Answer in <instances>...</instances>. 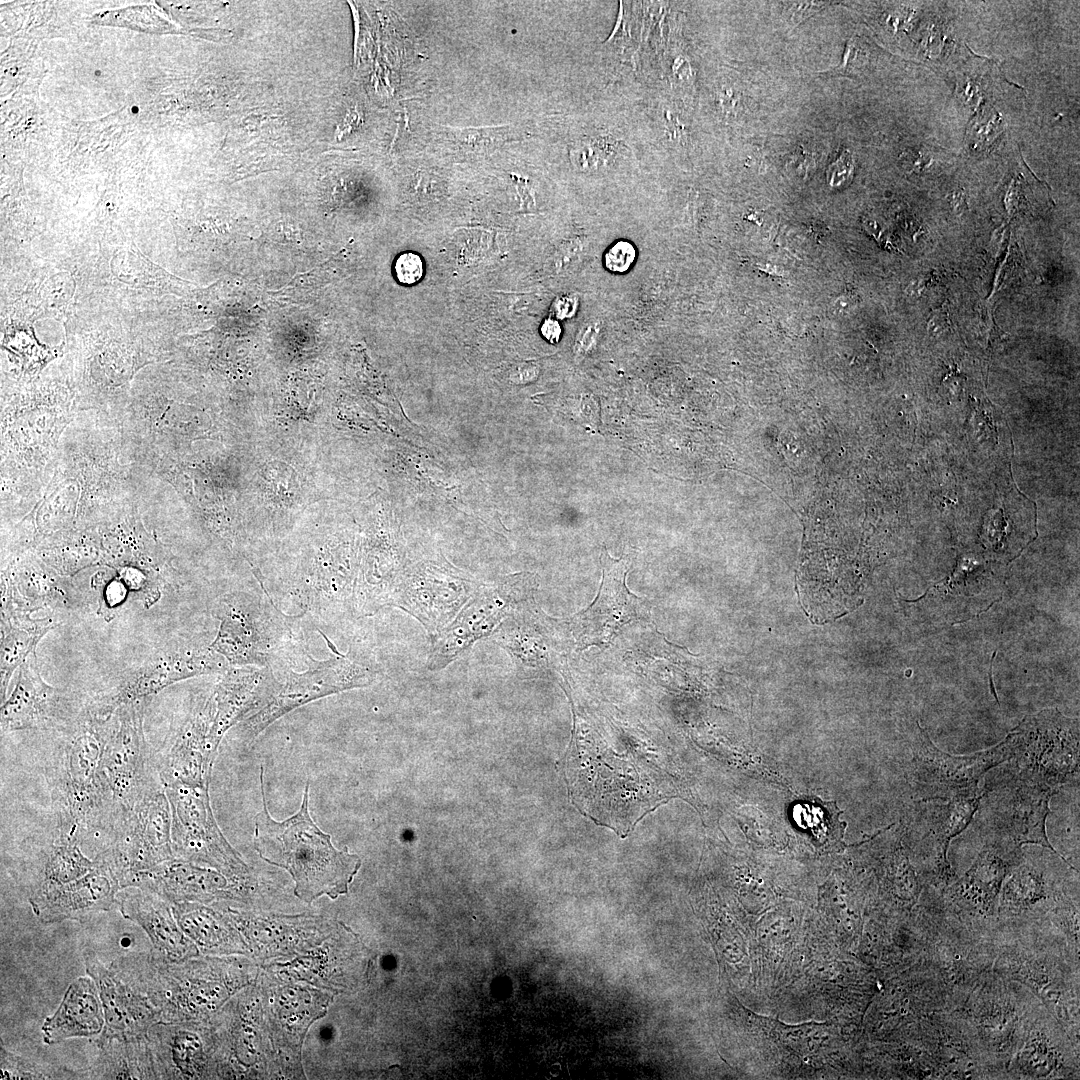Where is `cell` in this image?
Segmentation results:
<instances>
[{"label": "cell", "mask_w": 1080, "mask_h": 1080, "mask_svg": "<svg viewBox=\"0 0 1080 1080\" xmlns=\"http://www.w3.org/2000/svg\"><path fill=\"white\" fill-rule=\"evenodd\" d=\"M114 722V715L102 717L88 706L68 725L48 778L59 834L81 841L92 830H113L115 809L102 759Z\"/></svg>", "instance_id": "cell-1"}, {"label": "cell", "mask_w": 1080, "mask_h": 1080, "mask_svg": "<svg viewBox=\"0 0 1080 1080\" xmlns=\"http://www.w3.org/2000/svg\"><path fill=\"white\" fill-rule=\"evenodd\" d=\"M263 767L260 771L262 810L256 815L254 847L267 863L289 872L295 882L294 894L311 903L326 895L331 899L346 894L361 866V859L348 848H335L331 836L314 823L309 812L310 782L297 813L284 821L274 820L267 808Z\"/></svg>", "instance_id": "cell-2"}, {"label": "cell", "mask_w": 1080, "mask_h": 1080, "mask_svg": "<svg viewBox=\"0 0 1080 1080\" xmlns=\"http://www.w3.org/2000/svg\"><path fill=\"white\" fill-rule=\"evenodd\" d=\"M212 614L220 624L210 647L231 666H272L291 636L287 616L268 593L267 599L243 590L222 594Z\"/></svg>", "instance_id": "cell-3"}, {"label": "cell", "mask_w": 1080, "mask_h": 1080, "mask_svg": "<svg viewBox=\"0 0 1080 1080\" xmlns=\"http://www.w3.org/2000/svg\"><path fill=\"white\" fill-rule=\"evenodd\" d=\"M332 653L326 660H312L301 673L288 669L283 682L274 677L270 696L264 706L243 720L244 738L252 742L266 727L287 712L318 698L344 690L364 687L376 677L371 664L340 653L326 638Z\"/></svg>", "instance_id": "cell-4"}, {"label": "cell", "mask_w": 1080, "mask_h": 1080, "mask_svg": "<svg viewBox=\"0 0 1080 1080\" xmlns=\"http://www.w3.org/2000/svg\"><path fill=\"white\" fill-rule=\"evenodd\" d=\"M145 700L120 706L106 742L102 768L115 809V825L145 797L160 789L144 730ZM114 825V827H115Z\"/></svg>", "instance_id": "cell-5"}, {"label": "cell", "mask_w": 1080, "mask_h": 1080, "mask_svg": "<svg viewBox=\"0 0 1080 1080\" xmlns=\"http://www.w3.org/2000/svg\"><path fill=\"white\" fill-rule=\"evenodd\" d=\"M537 587L534 575L518 573L497 583L482 584L454 620L432 636L427 666L441 669L477 640L492 635L513 610L523 605Z\"/></svg>", "instance_id": "cell-6"}, {"label": "cell", "mask_w": 1080, "mask_h": 1080, "mask_svg": "<svg viewBox=\"0 0 1080 1080\" xmlns=\"http://www.w3.org/2000/svg\"><path fill=\"white\" fill-rule=\"evenodd\" d=\"M171 829L170 803L164 788H160L116 824L109 845L95 859L109 868L122 889L131 874L174 858Z\"/></svg>", "instance_id": "cell-7"}, {"label": "cell", "mask_w": 1080, "mask_h": 1080, "mask_svg": "<svg viewBox=\"0 0 1080 1080\" xmlns=\"http://www.w3.org/2000/svg\"><path fill=\"white\" fill-rule=\"evenodd\" d=\"M228 664L210 645L192 640H174L124 673L108 695L98 699L91 707L100 716L111 717L124 704L145 700L184 679L223 673Z\"/></svg>", "instance_id": "cell-8"}, {"label": "cell", "mask_w": 1080, "mask_h": 1080, "mask_svg": "<svg viewBox=\"0 0 1080 1080\" xmlns=\"http://www.w3.org/2000/svg\"><path fill=\"white\" fill-rule=\"evenodd\" d=\"M482 584L455 569L427 564L401 575L389 606L413 616L432 637L454 620Z\"/></svg>", "instance_id": "cell-9"}, {"label": "cell", "mask_w": 1080, "mask_h": 1080, "mask_svg": "<svg viewBox=\"0 0 1080 1080\" xmlns=\"http://www.w3.org/2000/svg\"><path fill=\"white\" fill-rule=\"evenodd\" d=\"M1019 738L1016 729L990 749L955 756L938 749L922 730L915 759L922 799L950 798L979 790V780L989 769L1015 756Z\"/></svg>", "instance_id": "cell-10"}, {"label": "cell", "mask_w": 1080, "mask_h": 1080, "mask_svg": "<svg viewBox=\"0 0 1080 1080\" xmlns=\"http://www.w3.org/2000/svg\"><path fill=\"white\" fill-rule=\"evenodd\" d=\"M172 813L174 858L207 863L223 868L234 853L214 819L208 786L171 785L163 787Z\"/></svg>", "instance_id": "cell-11"}, {"label": "cell", "mask_w": 1080, "mask_h": 1080, "mask_svg": "<svg viewBox=\"0 0 1080 1080\" xmlns=\"http://www.w3.org/2000/svg\"><path fill=\"white\" fill-rule=\"evenodd\" d=\"M1060 717L1045 723L1029 718L1018 727L1015 774L1054 789L1078 774V730Z\"/></svg>", "instance_id": "cell-12"}, {"label": "cell", "mask_w": 1080, "mask_h": 1080, "mask_svg": "<svg viewBox=\"0 0 1080 1080\" xmlns=\"http://www.w3.org/2000/svg\"><path fill=\"white\" fill-rule=\"evenodd\" d=\"M630 561L602 552V583L592 604L569 621L576 643L586 648L606 645L626 623L647 615L646 604L626 586Z\"/></svg>", "instance_id": "cell-13"}, {"label": "cell", "mask_w": 1080, "mask_h": 1080, "mask_svg": "<svg viewBox=\"0 0 1080 1080\" xmlns=\"http://www.w3.org/2000/svg\"><path fill=\"white\" fill-rule=\"evenodd\" d=\"M999 785L984 791L990 793L996 835L1019 847L1028 843L1040 845L1061 857L1050 844L1045 831L1054 788L1022 778L1014 772L1005 779L1001 778Z\"/></svg>", "instance_id": "cell-14"}, {"label": "cell", "mask_w": 1080, "mask_h": 1080, "mask_svg": "<svg viewBox=\"0 0 1080 1080\" xmlns=\"http://www.w3.org/2000/svg\"><path fill=\"white\" fill-rule=\"evenodd\" d=\"M213 725L214 702L211 693L187 717L167 754L159 763L158 772L163 787L209 785L218 748L213 736Z\"/></svg>", "instance_id": "cell-15"}, {"label": "cell", "mask_w": 1080, "mask_h": 1080, "mask_svg": "<svg viewBox=\"0 0 1080 1080\" xmlns=\"http://www.w3.org/2000/svg\"><path fill=\"white\" fill-rule=\"evenodd\" d=\"M95 861L96 866L83 877L28 898L33 913L41 922L83 920L117 904L121 889L118 879L107 866Z\"/></svg>", "instance_id": "cell-16"}, {"label": "cell", "mask_w": 1080, "mask_h": 1080, "mask_svg": "<svg viewBox=\"0 0 1080 1080\" xmlns=\"http://www.w3.org/2000/svg\"><path fill=\"white\" fill-rule=\"evenodd\" d=\"M85 969L95 981L105 1026L99 1039L145 1035L158 1018L147 998L94 954L85 956Z\"/></svg>", "instance_id": "cell-17"}, {"label": "cell", "mask_w": 1080, "mask_h": 1080, "mask_svg": "<svg viewBox=\"0 0 1080 1080\" xmlns=\"http://www.w3.org/2000/svg\"><path fill=\"white\" fill-rule=\"evenodd\" d=\"M212 691L213 736L219 744L226 731L268 700L275 674L272 666H229Z\"/></svg>", "instance_id": "cell-18"}, {"label": "cell", "mask_w": 1080, "mask_h": 1080, "mask_svg": "<svg viewBox=\"0 0 1080 1080\" xmlns=\"http://www.w3.org/2000/svg\"><path fill=\"white\" fill-rule=\"evenodd\" d=\"M117 905L124 918L140 926L154 949L169 960L195 954V948L178 927L171 903L157 894L135 886L120 889Z\"/></svg>", "instance_id": "cell-19"}, {"label": "cell", "mask_w": 1080, "mask_h": 1080, "mask_svg": "<svg viewBox=\"0 0 1080 1080\" xmlns=\"http://www.w3.org/2000/svg\"><path fill=\"white\" fill-rule=\"evenodd\" d=\"M59 691L41 677L36 653L19 667L15 687L1 706L2 731L35 728L55 718L63 709Z\"/></svg>", "instance_id": "cell-20"}, {"label": "cell", "mask_w": 1080, "mask_h": 1080, "mask_svg": "<svg viewBox=\"0 0 1080 1080\" xmlns=\"http://www.w3.org/2000/svg\"><path fill=\"white\" fill-rule=\"evenodd\" d=\"M95 866V859H90L81 850L78 838L59 834L21 863L19 880L30 898L77 880Z\"/></svg>", "instance_id": "cell-21"}, {"label": "cell", "mask_w": 1080, "mask_h": 1080, "mask_svg": "<svg viewBox=\"0 0 1080 1080\" xmlns=\"http://www.w3.org/2000/svg\"><path fill=\"white\" fill-rule=\"evenodd\" d=\"M105 1017L98 988L89 975L74 980L55 1012L42 1025L43 1041L56 1044L71 1038L100 1035Z\"/></svg>", "instance_id": "cell-22"}, {"label": "cell", "mask_w": 1080, "mask_h": 1080, "mask_svg": "<svg viewBox=\"0 0 1080 1080\" xmlns=\"http://www.w3.org/2000/svg\"><path fill=\"white\" fill-rule=\"evenodd\" d=\"M982 797L983 790L979 789L950 798L922 799V841L934 849L939 872L945 876L950 873L949 843L970 823Z\"/></svg>", "instance_id": "cell-23"}, {"label": "cell", "mask_w": 1080, "mask_h": 1080, "mask_svg": "<svg viewBox=\"0 0 1080 1080\" xmlns=\"http://www.w3.org/2000/svg\"><path fill=\"white\" fill-rule=\"evenodd\" d=\"M176 1022H156L146 1033L157 1079L190 1077L198 1072L203 1043L198 1032Z\"/></svg>", "instance_id": "cell-24"}, {"label": "cell", "mask_w": 1080, "mask_h": 1080, "mask_svg": "<svg viewBox=\"0 0 1080 1080\" xmlns=\"http://www.w3.org/2000/svg\"><path fill=\"white\" fill-rule=\"evenodd\" d=\"M56 574L33 565L6 571L1 578V614L24 613L65 601Z\"/></svg>", "instance_id": "cell-25"}, {"label": "cell", "mask_w": 1080, "mask_h": 1080, "mask_svg": "<svg viewBox=\"0 0 1080 1080\" xmlns=\"http://www.w3.org/2000/svg\"><path fill=\"white\" fill-rule=\"evenodd\" d=\"M99 1052L89 1069L92 1079H157L146 1034L98 1038Z\"/></svg>", "instance_id": "cell-26"}, {"label": "cell", "mask_w": 1080, "mask_h": 1080, "mask_svg": "<svg viewBox=\"0 0 1080 1080\" xmlns=\"http://www.w3.org/2000/svg\"><path fill=\"white\" fill-rule=\"evenodd\" d=\"M57 624L51 619H32L30 614H1L0 695L6 700L13 672L32 654L40 639Z\"/></svg>", "instance_id": "cell-27"}, {"label": "cell", "mask_w": 1080, "mask_h": 1080, "mask_svg": "<svg viewBox=\"0 0 1080 1080\" xmlns=\"http://www.w3.org/2000/svg\"><path fill=\"white\" fill-rule=\"evenodd\" d=\"M0 1079H72L77 1073L63 1068L40 1064L8 1051L1 1043Z\"/></svg>", "instance_id": "cell-28"}, {"label": "cell", "mask_w": 1080, "mask_h": 1080, "mask_svg": "<svg viewBox=\"0 0 1080 1080\" xmlns=\"http://www.w3.org/2000/svg\"><path fill=\"white\" fill-rule=\"evenodd\" d=\"M826 805L816 802L802 803L795 806V819L801 827L811 831L818 840L828 836H843L845 823L838 821L833 811H827Z\"/></svg>", "instance_id": "cell-29"}, {"label": "cell", "mask_w": 1080, "mask_h": 1080, "mask_svg": "<svg viewBox=\"0 0 1080 1080\" xmlns=\"http://www.w3.org/2000/svg\"><path fill=\"white\" fill-rule=\"evenodd\" d=\"M635 259L634 245L626 240H619L606 251L604 265L613 273H624L631 268Z\"/></svg>", "instance_id": "cell-30"}, {"label": "cell", "mask_w": 1080, "mask_h": 1080, "mask_svg": "<svg viewBox=\"0 0 1080 1080\" xmlns=\"http://www.w3.org/2000/svg\"><path fill=\"white\" fill-rule=\"evenodd\" d=\"M394 271L400 283L406 285L415 284L423 276L422 259L416 253L405 252L397 258Z\"/></svg>", "instance_id": "cell-31"}, {"label": "cell", "mask_w": 1080, "mask_h": 1080, "mask_svg": "<svg viewBox=\"0 0 1080 1080\" xmlns=\"http://www.w3.org/2000/svg\"><path fill=\"white\" fill-rule=\"evenodd\" d=\"M853 170L852 159L847 153H842L840 157L831 164L828 169L827 179L831 186H839L850 177Z\"/></svg>", "instance_id": "cell-32"}, {"label": "cell", "mask_w": 1080, "mask_h": 1080, "mask_svg": "<svg viewBox=\"0 0 1080 1080\" xmlns=\"http://www.w3.org/2000/svg\"><path fill=\"white\" fill-rule=\"evenodd\" d=\"M127 589L123 582L109 584L103 595L106 609H112L122 603L126 597Z\"/></svg>", "instance_id": "cell-33"}, {"label": "cell", "mask_w": 1080, "mask_h": 1080, "mask_svg": "<svg viewBox=\"0 0 1080 1080\" xmlns=\"http://www.w3.org/2000/svg\"><path fill=\"white\" fill-rule=\"evenodd\" d=\"M598 335H599V324L598 323L593 322V321L585 323L583 325V328H582V330L580 332V335L578 337L579 349L583 353H586L587 351H589L594 346V344L596 343Z\"/></svg>", "instance_id": "cell-34"}, {"label": "cell", "mask_w": 1080, "mask_h": 1080, "mask_svg": "<svg viewBox=\"0 0 1080 1080\" xmlns=\"http://www.w3.org/2000/svg\"><path fill=\"white\" fill-rule=\"evenodd\" d=\"M556 313L561 318L572 316L577 310V298L567 296L559 299L556 304Z\"/></svg>", "instance_id": "cell-35"}, {"label": "cell", "mask_w": 1080, "mask_h": 1080, "mask_svg": "<svg viewBox=\"0 0 1080 1080\" xmlns=\"http://www.w3.org/2000/svg\"><path fill=\"white\" fill-rule=\"evenodd\" d=\"M542 335L550 342L556 343L561 336V327L554 319H547L541 326Z\"/></svg>", "instance_id": "cell-36"}, {"label": "cell", "mask_w": 1080, "mask_h": 1080, "mask_svg": "<svg viewBox=\"0 0 1080 1080\" xmlns=\"http://www.w3.org/2000/svg\"><path fill=\"white\" fill-rule=\"evenodd\" d=\"M853 305L854 301L851 299V297L849 298L848 296H841L836 300L832 309L835 313L837 312L840 314H844L848 313L852 309Z\"/></svg>", "instance_id": "cell-37"}]
</instances>
